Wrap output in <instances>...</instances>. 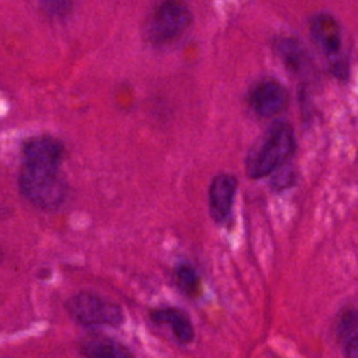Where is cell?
Returning <instances> with one entry per match:
<instances>
[{"mask_svg": "<svg viewBox=\"0 0 358 358\" xmlns=\"http://www.w3.org/2000/svg\"><path fill=\"white\" fill-rule=\"evenodd\" d=\"M176 280L179 287L187 294H194L199 289L200 280L196 270L192 266H187V264L179 266L176 268Z\"/></svg>", "mask_w": 358, "mask_h": 358, "instance_id": "obj_13", "label": "cell"}, {"mask_svg": "<svg viewBox=\"0 0 358 358\" xmlns=\"http://www.w3.org/2000/svg\"><path fill=\"white\" fill-rule=\"evenodd\" d=\"M310 34L316 45L330 57H338L341 50V28L329 13H319L310 20Z\"/></svg>", "mask_w": 358, "mask_h": 358, "instance_id": "obj_8", "label": "cell"}, {"mask_svg": "<svg viewBox=\"0 0 358 358\" xmlns=\"http://www.w3.org/2000/svg\"><path fill=\"white\" fill-rule=\"evenodd\" d=\"M337 334L343 343L357 338V312L354 309L341 313L337 322Z\"/></svg>", "mask_w": 358, "mask_h": 358, "instance_id": "obj_12", "label": "cell"}, {"mask_svg": "<svg viewBox=\"0 0 358 358\" xmlns=\"http://www.w3.org/2000/svg\"><path fill=\"white\" fill-rule=\"evenodd\" d=\"M81 351L85 358H133L123 344L108 337L88 338L83 344Z\"/></svg>", "mask_w": 358, "mask_h": 358, "instance_id": "obj_11", "label": "cell"}, {"mask_svg": "<svg viewBox=\"0 0 358 358\" xmlns=\"http://www.w3.org/2000/svg\"><path fill=\"white\" fill-rule=\"evenodd\" d=\"M18 185L28 201L43 210L57 208L64 201L67 193L66 183L59 171L22 166Z\"/></svg>", "mask_w": 358, "mask_h": 358, "instance_id": "obj_2", "label": "cell"}, {"mask_svg": "<svg viewBox=\"0 0 358 358\" xmlns=\"http://www.w3.org/2000/svg\"><path fill=\"white\" fill-rule=\"evenodd\" d=\"M236 178L229 173L217 175L208 190V204L211 217L217 222H224L231 214L236 193Z\"/></svg>", "mask_w": 358, "mask_h": 358, "instance_id": "obj_7", "label": "cell"}, {"mask_svg": "<svg viewBox=\"0 0 358 358\" xmlns=\"http://www.w3.org/2000/svg\"><path fill=\"white\" fill-rule=\"evenodd\" d=\"M275 50L280 60L284 63V66L289 71L298 73L306 67L308 55L305 48L298 39L292 36L280 38L275 43Z\"/></svg>", "mask_w": 358, "mask_h": 358, "instance_id": "obj_10", "label": "cell"}, {"mask_svg": "<svg viewBox=\"0 0 358 358\" xmlns=\"http://www.w3.org/2000/svg\"><path fill=\"white\" fill-rule=\"evenodd\" d=\"M287 88L275 80H266L259 83L249 95V105L253 112L262 117H271L278 115L288 105Z\"/></svg>", "mask_w": 358, "mask_h": 358, "instance_id": "obj_5", "label": "cell"}, {"mask_svg": "<svg viewBox=\"0 0 358 358\" xmlns=\"http://www.w3.org/2000/svg\"><path fill=\"white\" fill-rule=\"evenodd\" d=\"M154 322L161 324H169L173 336L180 343H190L194 338V330L187 315L175 308H164L157 309L151 313Z\"/></svg>", "mask_w": 358, "mask_h": 358, "instance_id": "obj_9", "label": "cell"}, {"mask_svg": "<svg viewBox=\"0 0 358 358\" xmlns=\"http://www.w3.org/2000/svg\"><path fill=\"white\" fill-rule=\"evenodd\" d=\"M70 316L83 326H119L123 312L119 305L91 292H80L67 302Z\"/></svg>", "mask_w": 358, "mask_h": 358, "instance_id": "obj_3", "label": "cell"}, {"mask_svg": "<svg viewBox=\"0 0 358 358\" xmlns=\"http://www.w3.org/2000/svg\"><path fill=\"white\" fill-rule=\"evenodd\" d=\"M63 145L53 137H34L24 145V165L35 169L59 171Z\"/></svg>", "mask_w": 358, "mask_h": 358, "instance_id": "obj_6", "label": "cell"}, {"mask_svg": "<svg viewBox=\"0 0 358 358\" xmlns=\"http://www.w3.org/2000/svg\"><path fill=\"white\" fill-rule=\"evenodd\" d=\"M190 8L180 1H164L152 13L147 36L155 45H162L178 38L192 24Z\"/></svg>", "mask_w": 358, "mask_h": 358, "instance_id": "obj_4", "label": "cell"}, {"mask_svg": "<svg viewBox=\"0 0 358 358\" xmlns=\"http://www.w3.org/2000/svg\"><path fill=\"white\" fill-rule=\"evenodd\" d=\"M344 358H358V338L343 343Z\"/></svg>", "mask_w": 358, "mask_h": 358, "instance_id": "obj_14", "label": "cell"}, {"mask_svg": "<svg viewBox=\"0 0 358 358\" xmlns=\"http://www.w3.org/2000/svg\"><path fill=\"white\" fill-rule=\"evenodd\" d=\"M295 136L287 122H274L248 158V173L260 179L277 171L294 152Z\"/></svg>", "mask_w": 358, "mask_h": 358, "instance_id": "obj_1", "label": "cell"}, {"mask_svg": "<svg viewBox=\"0 0 358 358\" xmlns=\"http://www.w3.org/2000/svg\"><path fill=\"white\" fill-rule=\"evenodd\" d=\"M1 257H3V252H1V249H0V260H1Z\"/></svg>", "mask_w": 358, "mask_h": 358, "instance_id": "obj_15", "label": "cell"}]
</instances>
